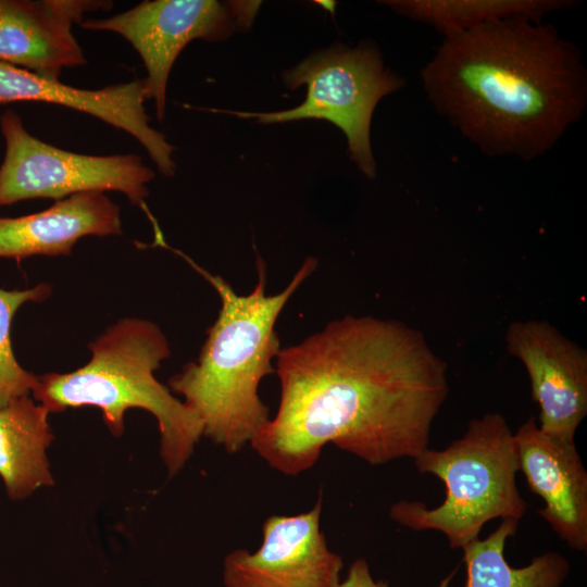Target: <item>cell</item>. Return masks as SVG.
I'll return each mask as SVG.
<instances>
[{"label": "cell", "mask_w": 587, "mask_h": 587, "mask_svg": "<svg viewBox=\"0 0 587 587\" xmlns=\"http://www.w3.org/2000/svg\"><path fill=\"white\" fill-rule=\"evenodd\" d=\"M51 287L39 284L23 290L0 288V407L33 392L38 376L23 369L15 358L11 326L16 311L27 302H40L49 297Z\"/></svg>", "instance_id": "cell-18"}, {"label": "cell", "mask_w": 587, "mask_h": 587, "mask_svg": "<svg viewBox=\"0 0 587 587\" xmlns=\"http://www.w3.org/2000/svg\"><path fill=\"white\" fill-rule=\"evenodd\" d=\"M339 587H388L384 580H375L365 559L359 558L349 566L348 574Z\"/></svg>", "instance_id": "cell-19"}, {"label": "cell", "mask_w": 587, "mask_h": 587, "mask_svg": "<svg viewBox=\"0 0 587 587\" xmlns=\"http://www.w3.org/2000/svg\"><path fill=\"white\" fill-rule=\"evenodd\" d=\"M421 79L435 111L490 157L542 155L587 104L582 51L552 25L527 18L444 37Z\"/></svg>", "instance_id": "cell-2"}, {"label": "cell", "mask_w": 587, "mask_h": 587, "mask_svg": "<svg viewBox=\"0 0 587 587\" xmlns=\"http://www.w3.org/2000/svg\"><path fill=\"white\" fill-rule=\"evenodd\" d=\"M260 2L215 0L142 1L105 18H85L79 26L118 34L138 52L147 71L148 98L159 121L165 115L166 87L173 64L192 40L226 39L248 28Z\"/></svg>", "instance_id": "cell-8"}, {"label": "cell", "mask_w": 587, "mask_h": 587, "mask_svg": "<svg viewBox=\"0 0 587 587\" xmlns=\"http://www.w3.org/2000/svg\"><path fill=\"white\" fill-rule=\"evenodd\" d=\"M520 521L501 520L485 539L464 546L465 587H560L570 564L560 553L548 551L523 567H513L504 557L507 540L516 533Z\"/></svg>", "instance_id": "cell-16"}, {"label": "cell", "mask_w": 587, "mask_h": 587, "mask_svg": "<svg viewBox=\"0 0 587 587\" xmlns=\"http://www.w3.org/2000/svg\"><path fill=\"white\" fill-rule=\"evenodd\" d=\"M322 508L320 491L309 511L267 517L257 551L239 548L225 557V587H339L344 562L321 529Z\"/></svg>", "instance_id": "cell-9"}, {"label": "cell", "mask_w": 587, "mask_h": 587, "mask_svg": "<svg viewBox=\"0 0 587 587\" xmlns=\"http://www.w3.org/2000/svg\"><path fill=\"white\" fill-rule=\"evenodd\" d=\"M110 0H0V61L59 79L66 67L87 64L73 33Z\"/></svg>", "instance_id": "cell-12"}, {"label": "cell", "mask_w": 587, "mask_h": 587, "mask_svg": "<svg viewBox=\"0 0 587 587\" xmlns=\"http://www.w3.org/2000/svg\"><path fill=\"white\" fill-rule=\"evenodd\" d=\"M277 413L250 444L297 476L332 444L371 465L415 459L449 392L447 365L402 322L346 315L282 348Z\"/></svg>", "instance_id": "cell-1"}, {"label": "cell", "mask_w": 587, "mask_h": 587, "mask_svg": "<svg viewBox=\"0 0 587 587\" xmlns=\"http://www.w3.org/2000/svg\"><path fill=\"white\" fill-rule=\"evenodd\" d=\"M49 414L29 395L0 407V477L12 500L53 485L47 458L53 440Z\"/></svg>", "instance_id": "cell-15"}, {"label": "cell", "mask_w": 587, "mask_h": 587, "mask_svg": "<svg viewBox=\"0 0 587 587\" xmlns=\"http://www.w3.org/2000/svg\"><path fill=\"white\" fill-rule=\"evenodd\" d=\"M122 233L120 207L104 192H83L57 200L49 209L0 217V258L68 255L85 236Z\"/></svg>", "instance_id": "cell-14"}, {"label": "cell", "mask_w": 587, "mask_h": 587, "mask_svg": "<svg viewBox=\"0 0 587 587\" xmlns=\"http://www.w3.org/2000/svg\"><path fill=\"white\" fill-rule=\"evenodd\" d=\"M396 13L434 27L444 37L482 24L527 18L542 22L550 12L574 4L567 0H389L382 1Z\"/></svg>", "instance_id": "cell-17"}, {"label": "cell", "mask_w": 587, "mask_h": 587, "mask_svg": "<svg viewBox=\"0 0 587 587\" xmlns=\"http://www.w3.org/2000/svg\"><path fill=\"white\" fill-rule=\"evenodd\" d=\"M519 472L545 507L537 513L571 549L587 550V471L575 442L541 432L530 416L514 433Z\"/></svg>", "instance_id": "cell-13"}, {"label": "cell", "mask_w": 587, "mask_h": 587, "mask_svg": "<svg viewBox=\"0 0 587 587\" xmlns=\"http://www.w3.org/2000/svg\"><path fill=\"white\" fill-rule=\"evenodd\" d=\"M5 152L0 165V207L22 200H61L83 192L118 191L143 209L154 172L134 153L93 155L47 143L27 132L13 110L0 116Z\"/></svg>", "instance_id": "cell-7"}, {"label": "cell", "mask_w": 587, "mask_h": 587, "mask_svg": "<svg viewBox=\"0 0 587 587\" xmlns=\"http://www.w3.org/2000/svg\"><path fill=\"white\" fill-rule=\"evenodd\" d=\"M508 352L524 365L532 397L539 405V429L575 442L587 415V352L546 320L512 322Z\"/></svg>", "instance_id": "cell-10"}, {"label": "cell", "mask_w": 587, "mask_h": 587, "mask_svg": "<svg viewBox=\"0 0 587 587\" xmlns=\"http://www.w3.org/2000/svg\"><path fill=\"white\" fill-rule=\"evenodd\" d=\"M285 85H307L305 100L277 112H225L254 117L263 124L317 118L339 127L347 137L351 160L369 178L376 175L370 128L374 110L385 96L400 89L404 80L385 66L379 50L370 42L355 48L336 45L313 54L283 74Z\"/></svg>", "instance_id": "cell-6"}, {"label": "cell", "mask_w": 587, "mask_h": 587, "mask_svg": "<svg viewBox=\"0 0 587 587\" xmlns=\"http://www.w3.org/2000/svg\"><path fill=\"white\" fill-rule=\"evenodd\" d=\"M147 100L143 78L101 89H82L0 61V103L46 102L92 115L132 135L158 170L171 177L176 170L174 147L150 125L145 107Z\"/></svg>", "instance_id": "cell-11"}, {"label": "cell", "mask_w": 587, "mask_h": 587, "mask_svg": "<svg viewBox=\"0 0 587 587\" xmlns=\"http://www.w3.org/2000/svg\"><path fill=\"white\" fill-rule=\"evenodd\" d=\"M90 360L70 373L38 376L32 395L50 413L97 407L112 435L124 432L129 409L151 413L160 433V455L170 476L190 459L202 437L198 415L154 376L171 355L168 341L151 321L122 319L89 345Z\"/></svg>", "instance_id": "cell-4"}, {"label": "cell", "mask_w": 587, "mask_h": 587, "mask_svg": "<svg viewBox=\"0 0 587 587\" xmlns=\"http://www.w3.org/2000/svg\"><path fill=\"white\" fill-rule=\"evenodd\" d=\"M416 470L445 485L444 501L430 509L422 501L400 500L390 519L412 530H437L451 549L479 538L495 519L520 521L527 503L516 485L519 461L514 434L500 413L473 419L462 437L445 449L427 448L414 459Z\"/></svg>", "instance_id": "cell-5"}, {"label": "cell", "mask_w": 587, "mask_h": 587, "mask_svg": "<svg viewBox=\"0 0 587 587\" xmlns=\"http://www.w3.org/2000/svg\"><path fill=\"white\" fill-rule=\"evenodd\" d=\"M177 254L217 291L221 309L207 330L197 361L172 376L168 388L198 415L202 436L234 454L251 444L271 419L259 386L274 373L272 362L282 349L275 324L317 262L307 258L285 289L267 295L265 262L258 255L257 284L249 294L238 295L220 275L211 274L179 251Z\"/></svg>", "instance_id": "cell-3"}]
</instances>
